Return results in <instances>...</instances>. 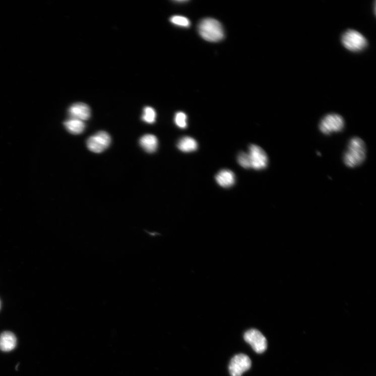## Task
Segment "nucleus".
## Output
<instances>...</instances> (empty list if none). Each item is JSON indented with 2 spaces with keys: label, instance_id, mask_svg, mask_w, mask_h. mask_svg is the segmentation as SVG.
<instances>
[{
  "label": "nucleus",
  "instance_id": "nucleus-8",
  "mask_svg": "<svg viewBox=\"0 0 376 376\" xmlns=\"http://www.w3.org/2000/svg\"><path fill=\"white\" fill-rule=\"evenodd\" d=\"M248 154L252 168L256 170H262L267 167L268 157L265 151L262 148L252 144L249 147Z\"/></svg>",
  "mask_w": 376,
  "mask_h": 376
},
{
  "label": "nucleus",
  "instance_id": "nucleus-11",
  "mask_svg": "<svg viewBox=\"0 0 376 376\" xmlns=\"http://www.w3.org/2000/svg\"><path fill=\"white\" fill-rule=\"evenodd\" d=\"M215 179L220 186L227 188L235 184V175L232 171L223 169L216 175Z\"/></svg>",
  "mask_w": 376,
  "mask_h": 376
},
{
  "label": "nucleus",
  "instance_id": "nucleus-16",
  "mask_svg": "<svg viewBox=\"0 0 376 376\" xmlns=\"http://www.w3.org/2000/svg\"><path fill=\"white\" fill-rule=\"evenodd\" d=\"M170 21L172 24L183 27H188L191 25L189 19L182 16H173L170 18Z\"/></svg>",
  "mask_w": 376,
  "mask_h": 376
},
{
  "label": "nucleus",
  "instance_id": "nucleus-14",
  "mask_svg": "<svg viewBox=\"0 0 376 376\" xmlns=\"http://www.w3.org/2000/svg\"><path fill=\"white\" fill-rule=\"evenodd\" d=\"M64 124L68 131L74 135L83 133L85 128V124L83 121L74 118L67 120Z\"/></svg>",
  "mask_w": 376,
  "mask_h": 376
},
{
  "label": "nucleus",
  "instance_id": "nucleus-9",
  "mask_svg": "<svg viewBox=\"0 0 376 376\" xmlns=\"http://www.w3.org/2000/svg\"><path fill=\"white\" fill-rule=\"evenodd\" d=\"M69 113L71 118L83 121L90 119L91 112L88 105L84 103H78L72 105L70 107Z\"/></svg>",
  "mask_w": 376,
  "mask_h": 376
},
{
  "label": "nucleus",
  "instance_id": "nucleus-3",
  "mask_svg": "<svg viewBox=\"0 0 376 376\" xmlns=\"http://www.w3.org/2000/svg\"><path fill=\"white\" fill-rule=\"evenodd\" d=\"M342 42L346 49L354 52L362 50L367 45L365 37L354 30L346 31L342 36Z\"/></svg>",
  "mask_w": 376,
  "mask_h": 376
},
{
  "label": "nucleus",
  "instance_id": "nucleus-13",
  "mask_svg": "<svg viewBox=\"0 0 376 376\" xmlns=\"http://www.w3.org/2000/svg\"><path fill=\"white\" fill-rule=\"evenodd\" d=\"M198 143L194 138L185 137L181 138L177 144L178 148L182 152L189 153L198 149Z\"/></svg>",
  "mask_w": 376,
  "mask_h": 376
},
{
  "label": "nucleus",
  "instance_id": "nucleus-1",
  "mask_svg": "<svg viewBox=\"0 0 376 376\" xmlns=\"http://www.w3.org/2000/svg\"><path fill=\"white\" fill-rule=\"evenodd\" d=\"M366 149L364 142L360 138H352L344 156L345 164L351 168L355 167L363 163L365 160Z\"/></svg>",
  "mask_w": 376,
  "mask_h": 376
},
{
  "label": "nucleus",
  "instance_id": "nucleus-2",
  "mask_svg": "<svg viewBox=\"0 0 376 376\" xmlns=\"http://www.w3.org/2000/svg\"><path fill=\"white\" fill-rule=\"evenodd\" d=\"M200 36L210 42H218L224 37L223 27L218 21L212 18L202 20L198 25Z\"/></svg>",
  "mask_w": 376,
  "mask_h": 376
},
{
  "label": "nucleus",
  "instance_id": "nucleus-10",
  "mask_svg": "<svg viewBox=\"0 0 376 376\" xmlns=\"http://www.w3.org/2000/svg\"><path fill=\"white\" fill-rule=\"evenodd\" d=\"M17 340L12 332L6 331L0 335V350L4 352H10L16 348Z\"/></svg>",
  "mask_w": 376,
  "mask_h": 376
},
{
  "label": "nucleus",
  "instance_id": "nucleus-5",
  "mask_svg": "<svg viewBox=\"0 0 376 376\" xmlns=\"http://www.w3.org/2000/svg\"><path fill=\"white\" fill-rule=\"evenodd\" d=\"M111 137L105 132H100L90 137L87 141V147L92 152L102 153L106 150L111 143Z\"/></svg>",
  "mask_w": 376,
  "mask_h": 376
},
{
  "label": "nucleus",
  "instance_id": "nucleus-18",
  "mask_svg": "<svg viewBox=\"0 0 376 376\" xmlns=\"http://www.w3.org/2000/svg\"><path fill=\"white\" fill-rule=\"evenodd\" d=\"M186 119V115L184 112H179L176 114L175 122L179 128L185 129L187 127Z\"/></svg>",
  "mask_w": 376,
  "mask_h": 376
},
{
  "label": "nucleus",
  "instance_id": "nucleus-4",
  "mask_svg": "<svg viewBox=\"0 0 376 376\" xmlns=\"http://www.w3.org/2000/svg\"><path fill=\"white\" fill-rule=\"evenodd\" d=\"M344 126V121L341 115L332 113L326 115L322 120L320 128L325 135L341 132Z\"/></svg>",
  "mask_w": 376,
  "mask_h": 376
},
{
  "label": "nucleus",
  "instance_id": "nucleus-17",
  "mask_svg": "<svg viewBox=\"0 0 376 376\" xmlns=\"http://www.w3.org/2000/svg\"><path fill=\"white\" fill-rule=\"evenodd\" d=\"M238 162L239 165L245 169L250 168L251 162L249 154L241 152L238 156Z\"/></svg>",
  "mask_w": 376,
  "mask_h": 376
},
{
  "label": "nucleus",
  "instance_id": "nucleus-15",
  "mask_svg": "<svg viewBox=\"0 0 376 376\" xmlns=\"http://www.w3.org/2000/svg\"><path fill=\"white\" fill-rule=\"evenodd\" d=\"M156 113L155 110L151 107H146L143 110L142 120L147 123L152 124L155 122Z\"/></svg>",
  "mask_w": 376,
  "mask_h": 376
},
{
  "label": "nucleus",
  "instance_id": "nucleus-6",
  "mask_svg": "<svg viewBox=\"0 0 376 376\" xmlns=\"http://www.w3.org/2000/svg\"><path fill=\"white\" fill-rule=\"evenodd\" d=\"M244 339L257 353H263L267 349V339L258 330L250 329L247 331L244 335Z\"/></svg>",
  "mask_w": 376,
  "mask_h": 376
},
{
  "label": "nucleus",
  "instance_id": "nucleus-19",
  "mask_svg": "<svg viewBox=\"0 0 376 376\" xmlns=\"http://www.w3.org/2000/svg\"><path fill=\"white\" fill-rule=\"evenodd\" d=\"M0 308H1V301H0Z\"/></svg>",
  "mask_w": 376,
  "mask_h": 376
},
{
  "label": "nucleus",
  "instance_id": "nucleus-7",
  "mask_svg": "<svg viewBox=\"0 0 376 376\" xmlns=\"http://www.w3.org/2000/svg\"><path fill=\"white\" fill-rule=\"evenodd\" d=\"M252 367V360L246 355L240 354L231 359L229 370L231 376H241Z\"/></svg>",
  "mask_w": 376,
  "mask_h": 376
},
{
  "label": "nucleus",
  "instance_id": "nucleus-12",
  "mask_svg": "<svg viewBox=\"0 0 376 376\" xmlns=\"http://www.w3.org/2000/svg\"><path fill=\"white\" fill-rule=\"evenodd\" d=\"M140 144L141 147L147 152L153 153L157 149L158 141L155 136L146 135L140 139Z\"/></svg>",
  "mask_w": 376,
  "mask_h": 376
}]
</instances>
